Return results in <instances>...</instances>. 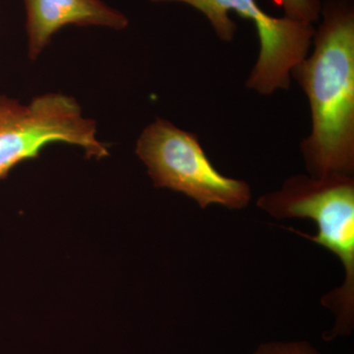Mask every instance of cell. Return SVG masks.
<instances>
[{
	"label": "cell",
	"mask_w": 354,
	"mask_h": 354,
	"mask_svg": "<svg viewBox=\"0 0 354 354\" xmlns=\"http://www.w3.org/2000/svg\"><path fill=\"white\" fill-rule=\"evenodd\" d=\"M314 48L291 70L308 97L311 131L300 144L310 176L354 171V8L328 0Z\"/></svg>",
	"instance_id": "6da1fadb"
},
{
	"label": "cell",
	"mask_w": 354,
	"mask_h": 354,
	"mask_svg": "<svg viewBox=\"0 0 354 354\" xmlns=\"http://www.w3.org/2000/svg\"><path fill=\"white\" fill-rule=\"evenodd\" d=\"M258 207L276 218H310L316 234L291 232L334 253L344 265L346 278L339 288L324 297V306L335 314L333 329L325 341L346 337L354 327V178L353 174L322 177L291 176L281 189L263 195Z\"/></svg>",
	"instance_id": "7a4b0ae2"
},
{
	"label": "cell",
	"mask_w": 354,
	"mask_h": 354,
	"mask_svg": "<svg viewBox=\"0 0 354 354\" xmlns=\"http://www.w3.org/2000/svg\"><path fill=\"white\" fill-rule=\"evenodd\" d=\"M136 153L148 167L156 187L183 193L200 208L221 205L239 209L251 201L250 186L245 181L221 174L203 150L197 135L169 120L157 118L143 130Z\"/></svg>",
	"instance_id": "3957f363"
},
{
	"label": "cell",
	"mask_w": 354,
	"mask_h": 354,
	"mask_svg": "<svg viewBox=\"0 0 354 354\" xmlns=\"http://www.w3.org/2000/svg\"><path fill=\"white\" fill-rule=\"evenodd\" d=\"M81 147L88 158H102L108 148L97 138V124L75 99L48 93L22 104L0 95V179L21 162L38 157L48 144Z\"/></svg>",
	"instance_id": "277c9868"
},
{
	"label": "cell",
	"mask_w": 354,
	"mask_h": 354,
	"mask_svg": "<svg viewBox=\"0 0 354 354\" xmlns=\"http://www.w3.org/2000/svg\"><path fill=\"white\" fill-rule=\"evenodd\" d=\"M152 2H181L204 14L218 39L232 41L236 24L228 14L250 20L260 41V53L246 81V87L261 95L288 90L291 70L308 55L313 41V24L290 18L269 15L256 0H151Z\"/></svg>",
	"instance_id": "5b68a950"
},
{
	"label": "cell",
	"mask_w": 354,
	"mask_h": 354,
	"mask_svg": "<svg viewBox=\"0 0 354 354\" xmlns=\"http://www.w3.org/2000/svg\"><path fill=\"white\" fill-rule=\"evenodd\" d=\"M28 53L37 59L55 32L68 25L99 26L123 30L128 26L124 14L102 0H24Z\"/></svg>",
	"instance_id": "8992f818"
},
{
	"label": "cell",
	"mask_w": 354,
	"mask_h": 354,
	"mask_svg": "<svg viewBox=\"0 0 354 354\" xmlns=\"http://www.w3.org/2000/svg\"><path fill=\"white\" fill-rule=\"evenodd\" d=\"M285 11V17L313 24L322 10L320 0H274Z\"/></svg>",
	"instance_id": "52a82bcc"
},
{
	"label": "cell",
	"mask_w": 354,
	"mask_h": 354,
	"mask_svg": "<svg viewBox=\"0 0 354 354\" xmlns=\"http://www.w3.org/2000/svg\"><path fill=\"white\" fill-rule=\"evenodd\" d=\"M253 354H322L305 341L270 342L261 344Z\"/></svg>",
	"instance_id": "ba28073f"
}]
</instances>
